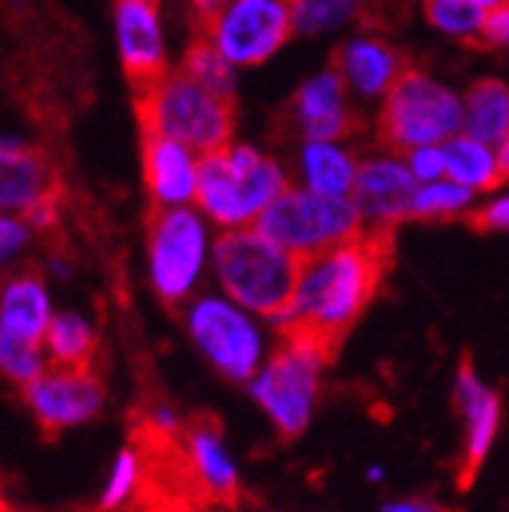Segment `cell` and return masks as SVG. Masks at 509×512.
<instances>
[{
  "label": "cell",
  "mask_w": 509,
  "mask_h": 512,
  "mask_svg": "<svg viewBox=\"0 0 509 512\" xmlns=\"http://www.w3.org/2000/svg\"><path fill=\"white\" fill-rule=\"evenodd\" d=\"M0 363H4L7 378L19 384V388H28L31 381H37L46 372L43 348L31 345H0Z\"/></svg>",
  "instance_id": "f1b7e54d"
},
{
  "label": "cell",
  "mask_w": 509,
  "mask_h": 512,
  "mask_svg": "<svg viewBox=\"0 0 509 512\" xmlns=\"http://www.w3.org/2000/svg\"><path fill=\"white\" fill-rule=\"evenodd\" d=\"M381 512H452L433 500H421V497H406V500H391L381 506Z\"/></svg>",
  "instance_id": "e575fe53"
},
{
  "label": "cell",
  "mask_w": 509,
  "mask_h": 512,
  "mask_svg": "<svg viewBox=\"0 0 509 512\" xmlns=\"http://www.w3.org/2000/svg\"><path fill=\"white\" fill-rule=\"evenodd\" d=\"M497 165H500V177L509 180V138L497 147Z\"/></svg>",
  "instance_id": "d590c367"
},
{
  "label": "cell",
  "mask_w": 509,
  "mask_h": 512,
  "mask_svg": "<svg viewBox=\"0 0 509 512\" xmlns=\"http://www.w3.org/2000/svg\"><path fill=\"white\" fill-rule=\"evenodd\" d=\"M455 400L467 424L464 458L458 464V485L467 491L494 445V436L500 427V397L476 375L473 363L464 360L458 369V381H455Z\"/></svg>",
  "instance_id": "2e32d148"
},
{
  "label": "cell",
  "mask_w": 509,
  "mask_h": 512,
  "mask_svg": "<svg viewBox=\"0 0 509 512\" xmlns=\"http://www.w3.org/2000/svg\"><path fill=\"white\" fill-rule=\"evenodd\" d=\"M503 43H509V0L488 13L485 31H482V46L485 49H494V46H503Z\"/></svg>",
  "instance_id": "d6a6232c"
},
{
  "label": "cell",
  "mask_w": 509,
  "mask_h": 512,
  "mask_svg": "<svg viewBox=\"0 0 509 512\" xmlns=\"http://www.w3.org/2000/svg\"><path fill=\"white\" fill-rule=\"evenodd\" d=\"M52 305L40 272H22L7 281L0 299V345H31L46 342L52 324Z\"/></svg>",
  "instance_id": "ac0fdd59"
},
{
  "label": "cell",
  "mask_w": 509,
  "mask_h": 512,
  "mask_svg": "<svg viewBox=\"0 0 509 512\" xmlns=\"http://www.w3.org/2000/svg\"><path fill=\"white\" fill-rule=\"evenodd\" d=\"M394 226H363L354 238L302 263L290 311L278 336L311 345L327 363L339 354L394 263Z\"/></svg>",
  "instance_id": "6da1fadb"
},
{
  "label": "cell",
  "mask_w": 509,
  "mask_h": 512,
  "mask_svg": "<svg viewBox=\"0 0 509 512\" xmlns=\"http://www.w3.org/2000/svg\"><path fill=\"white\" fill-rule=\"evenodd\" d=\"M229 58L217 49V43L211 37H205L202 31L193 34L186 52H183V64L180 71H186L193 80H199L202 86H208L211 92L235 101V77L229 68Z\"/></svg>",
  "instance_id": "484cf974"
},
{
  "label": "cell",
  "mask_w": 509,
  "mask_h": 512,
  "mask_svg": "<svg viewBox=\"0 0 509 512\" xmlns=\"http://www.w3.org/2000/svg\"><path fill=\"white\" fill-rule=\"evenodd\" d=\"M464 220L476 232H506L509 229V196H500V199L482 205L479 211H470Z\"/></svg>",
  "instance_id": "4dcf8cb0"
},
{
  "label": "cell",
  "mask_w": 509,
  "mask_h": 512,
  "mask_svg": "<svg viewBox=\"0 0 509 512\" xmlns=\"http://www.w3.org/2000/svg\"><path fill=\"white\" fill-rule=\"evenodd\" d=\"M418 180L394 156H372L360 162L357 183L351 192V202L357 205L366 226H394L400 220L412 217L415 196H418Z\"/></svg>",
  "instance_id": "5bb4252c"
},
{
  "label": "cell",
  "mask_w": 509,
  "mask_h": 512,
  "mask_svg": "<svg viewBox=\"0 0 509 512\" xmlns=\"http://www.w3.org/2000/svg\"><path fill=\"white\" fill-rule=\"evenodd\" d=\"M122 71L135 95L150 92L168 77L165 43L159 31V0H122L116 7Z\"/></svg>",
  "instance_id": "4fadbf2b"
},
{
  "label": "cell",
  "mask_w": 509,
  "mask_h": 512,
  "mask_svg": "<svg viewBox=\"0 0 509 512\" xmlns=\"http://www.w3.org/2000/svg\"><path fill=\"white\" fill-rule=\"evenodd\" d=\"M302 263L257 229H229L214 244V269L226 296L272 324L293 305Z\"/></svg>",
  "instance_id": "7a4b0ae2"
},
{
  "label": "cell",
  "mask_w": 509,
  "mask_h": 512,
  "mask_svg": "<svg viewBox=\"0 0 509 512\" xmlns=\"http://www.w3.org/2000/svg\"><path fill=\"white\" fill-rule=\"evenodd\" d=\"M363 217L357 205L345 196H321L311 189H287L278 202H272L260 220L257 232L269 241L296 253L299 260H311L317 253H327L336 244L354 238L363 229Z\"/></svg>",
  "instance_id": "8992f818"
},
{
  "label": "cell",
  "mask_w": 509,
  "mask_h": 512,
  "mask_svg": "<svg viewBox=\"0 0 509 512\" xmlns=\"http://www.w3.org/2000/svg\"><path fill=\"white\" fill-rule=\"evenodd\" d=\"M330 68H336L351 89L372 98L391 92L394 83L412 68V61L385 40H351L333 52Z\"/></svg>",
  "instance_id": "d6986e66"
},
{
  "label": "cell",
  "mask_w": 509,
  "mask_h": 512,
  "mask_svg": "<svg viewBox=\"0 0 509 512\" xmlns=\"http://www.w3.org/2000/svg\"><path fill=\"white\" fill-rule=\"evenodd\" d=\"M287 4H290V0H287Z\"/></svg>",
  "instance_id": "ab89813d"
},
{
  "label": "cell",
  "mask_w": 509,
  "mask_h": 512,
  "mask_svg": "<svg viewBox=\"0 0 509 512\" xmlns=\"http://www.w3.org/2000/svg\"><path fill=\"white\" fill-rule=\"evenodd\" d=\"M28 241V223L13 214H4V223H0V244H4V260H10V256L16 250H22Z\"/></svg>",
  "instance_id": "836d02e7"
},
{
  "label": "cell",
  "mask_w": 509,
  "mask_h": 512,
  "mask_svg": "<svg viewBox=\"0 0 509 512\" xmlns=\"http://www.w3.org/2000/svg\"><path fill=\"white\" fill-rule=\"evenodd\" d=\"M473 4H479L482 10H497L500 4H506V0H473Z\"/></svg>",
  "instance_id": "74e56055"
},
{
  "label": "cell",
  "mask_w": 509,
  "mask_h": 512,
  "mask_svg": "<svg viewBox=\"0 0 509 512\" xmlns=\"http://www.w3.org/2000/svg\"><path fill=\"white\" fill-rule=\"evenodd\" d=\"M186 445H189V458H193V470L205 482V488L220 500H235L238 470L226 452V442H223L220 430L211 421H199L189 427Z\"/></svg>",
  "instance_id": "44dd1931"
},
{
  "label": "cell",
  "mask_w": 509,
  "mask_h": 512,
  "mask_svg": "<svg viewBox=\"0 0 509 512\" xmlns=\"http://www.w3.org/2000/svg\"><path fill=\"white\" fill-rule=\"evenodd\" d=\"M135 482H138V455L132 452V448H125V452H119L113 461L107 488L101 494V506L104 509L122 506L125 500H129V494L135 491Z\"/></svg>",
  "instance_id": "f546056e"
},
{
  "label": "cell",
  "mask_w": 509,
  "mask_h": 512,
  "mask_svg": "<svg viewBox=\"0 0 509 512\" xmlns=\"http://www.w3.org/2000/svg\"><path fill=\"white\" fill-rule=\"evenodd\" d=\"M464 128L482 144H503L509 138V89L500 80H479L464 95Z\"/></svg>",
  "instance_id": "603a6c76"
},
{
  "label": "cell",
  "mask_w": 509,
  "mask_h": 512,
  "mask_svg": "<svg viewBox=\"0 0 509 512\" xmlns=\"http://www.w3.org/2000/svg\"><path fill=\"white\" fill-rule=\"evenodd\" d=\"M424 13L439 31L452 34L470 46H482L488 13L479 4H473V0H424Z\"/></svg>",
  "instance_id": "4316f807"
},
{
  "label": "cell",
  "mask_w": 509,
  "mask_h": 512,
  "mask_svg": "<svg viewBox=\"0 0 509 512\" xmlns=\"http://www.w3.org/2000/svg\"><path fill=\"white\" fill-rule=\"evenodd\" d=\"M119 4H122V0H119Z\"/></svg>",
  "instance_id": "f35d334b"
},
{
  "label": "cell",
  "mask_w": 509,
  "mask_h": 512,
  "mask_svg": "<svg viewBox=\"0 0 509 512\" xmlns=\"http://www.w3.org/2000/svg\"><path fill=\"white\" fill-rule=\"evenodd\" d=\"M147 256L150 281L162 302L180 305L193 299L208 256L205 223L189 208H159L147 214Z\"/></svg>",
  "instance_id": "52a82bcc"
},
{
  "label": "cell",
  "mask_w": 509,
  "mask_h": 512,
  "mask_svg": "<svg viewBox=\"0 0 509 512\" xmlns=\"http://www.w3.org/2000/svg\"><path fill=\"white\" fill-rule=\"evenodd\" d=\"M324 366L327 360L311 345L281 339L272 360L250 381V397L269 415L281 439H296L311 424Z\"/></svg>",
  "instance_id": "9c48e42d"
},
{
  "label": "cell",
  "mask_w": 509,
  "mask_h": 512,
  "mask_svg": "<svg viewBox=\"0 0 509 512\" xmlns=\"http://www.w3.org/2000/svg\"><path fill=\"white\" fill-rule=\"evenodd\" d=\"M391 10L394 0H290L293 31L299 34L330 31L348 19H357L363 28H394Z\"/></svg>",
  "instance_id": "ffe728a7"
},
{
  "label": "cell",
  "mask_w": 509,
  "mask_h": 512,
  "mask_svg": "<svg viewBox=\"0 0 509 512\" xmlns=\"http://www.w3.org/2000/svg\"><path fill=\"white\" fill-rule=\"evenodd\" d=\"M223 4V0H193V7H196V19H205V16H211L217 7Z\"/></svg>",
  "instance_id": "8d00e7d4"
},
{
  "label": "cell",
  "mask_w": 509,
  "mask_h": 512,
  "mask_svg": "<svg viewBox=\"0 0 509 512\" xmlns=\"http://www.w3.org/2000/svg\"><path fill=\"white\" fill-rule=\"evenodd\" d=\"M0 192H4V211L22 220L58 208L61 202V177L52 168L49 156L40 147H28L16 138L4 141V177H0Z\"/></svg>",
  "instance_id": "9a60e30c"
},
{
  "label": "cell",
  "mask_w": 509,
  "mask_h": 512,
  "mask_svg": "<svg viewBox=\"0 0 509 512\" xmlns=\"http://www.w3.org/2000/svg\"><path fill=\"white\" fill-rule=\"evenodd\" d=\"M22 394L46 433L86 424L104 406V384L95 369L52 366L28 388H22Z\"/></svg>",
  "instance_id": "7c38bea8"
},
{
  "label": "cell",
  "mask_w": 509,
  "mask_h": 512,
  "mask_svg": "<svg viewBox=\"0 0 509 512\" xmlns=\"http://www.w3.org/2000/svg\"><path fill=\"white\" fill-rule=\"evenodd\" d=\"M275 125L287 141L299 138L305 144H336L363 135V116L348 104V83L336 68L302 83Z\"/></svg>",
  "instance_id": "8fae6325"
},
{
  "label": "cell",
  "mask_w": 509,
  "mask_h": 512,
  "mask_svg": "<svg viewBox=\"0 0 509 512\" xmlns=\"http://www.w3.org/2000/svg\"><path fill=\"white\" fill-rule=\"evenodd\" d=\"M196 31L232 64H260L293 34V13L287 0H223L211 16L196 19Z\"/></svg>",
  "instance_id": "30bf717a"
},
{
  "label": "cell",
  "mask_w": 509,
  "mask_h": 512,
  "mask_svg": "<svg viewBox=\"0 0 509 512\" xmlns=\"http://www.w3.org/2000/svg\"><path fill=\"white\" fill-rule=\"evenodd\" d=\"M299 171L311 192L321 196H348L357 183V159L333 144H305L299 150Z\"/></svg>",
  "instance_id": "7402d4cb"
},
{
  "label": "cell",
  "mask_w": 509,
  "mask_h": 512,
  "mask_svg": "<svg viewBox=\"0 0 509 512\" xmlns=\"http://www.w3.org/2000/svg\"><path fill=\"white\" fill-rule=\"evenodd\" d=\"M98 339L95 330L86 324L80 314H55L49 333H46V351L55 366H68V369H92Z\"/></svg>",
  "instance_id": "d4e9b609"
},
{
  "label": "cell",
  "mask_w": 509,
  "mask_h": 512,
  "mask_svg": "<svg viewBox=\"0 0 509 512\" xmlns=\"http://www.w3.org/2000/svg\"><path fill=\"white\" fill-rule=\"evenodd\" d=\"M442 153H445V174H449L455 183L473 189V192L476 189H497L503 183L497 156L488 150V144H482L470 135L445 141Z\"/></svg>",
  "instance_id": "cb8c5ba5"
},
{
  "label": "cell",
  "mask_w": 509,
  "mask_h": 512,
  "mask_svg": "<svg viewBox=\"0 0 509 512\" xmlns=\"http://www.w3.org/2000/svg\"><path fill=\"white\" fill-rule=\"evenodd\" d=\"M476 192L461 186V183H424L415 196V208H412V220H449L464 214L473 205Z\"/></svg>",
  "instance_id": "83f0119b"
},
{
  "label": "cell",
  "mask_w": 509,
  "mask_h": 512,
  "mask_svg": "<svg viewBox=\"0 0 509 512\" xmlns=\"http://www.w3.org/2000/svg\"><path fill=\"white\" fill-rule=\"evenodd\" d=\"M464 128V104L455 92L409 68L378 113V141L394 156L452 141Z\"/></svg>",
  "instance_id": "5b68a950"
},
{
  "label": "cell",
  "mask_w": 509,
  "mask_h": 512,
  "mask_svg": "<svg viewBox=\"0 0 509 512\" xmlns=\"http://www.w3.org/2000/svg\"><path fill=\"white\" fill-rule=\"evenodd\" d=\"M144 141V183L153 205L159 208H183L189 199H196L199 186V162L189 147L162 138V135H141Z\"/></svg>",
  "instance_id": "e0dca14e"
},
{
  "label": "cell",
  "mask_w": 509,
  "mask_h": 512,
  "mask_svg": "<svg viewBox=\"0 0 509 512\" xmlns=\"http://www.w3.org/2000/svg\"><path fill=\"white\" fill-rule=\"evenodd\" d=\"M141 135H162L202 156L229 147L235 101L211 92L186 71H171L159 86L135 95Z\"/></svg>",
  "instance_id": "3957f363"
},
{
  "label": "cell",
  "mask_w": 509,
  "mask_h": 512,
  "mask_svg": "<svg viewBox=\"0 0 509 512\" xmlns=\"http://www.w3.org/2000/svg\"><path fill=\"white\" fill-rule=\"evenodd\" d=\"M287 189L290 180L284 168L272 156H263L247 144L199 159L196 202L220 226L244 229L247 223H257L260 214Z\"/></svg>",
  "instance_id": "277c9868"
},
{
  "label": "cell",
  "mask_w": 509,
  "mask_h": 512,
  "mask_svg": "<svg viewBox=\"0 0 509 512\" xmlns=\"http://www.w3.org/2000/svg\"><path fill=\"white\" fill-rule=\"evenodd\" d=\"M409 171L418 183H436L445 174V153L442 147H421L409 153Z\"/></svg>",
  "instance_id": "1f68e13d"
},
{
  "label": "cell",
  "mask_w": 509,
  "mask_h": 512,
  "mask_svg": "<svg viewBox=\"0 0 509 512\" xmlns=\"http://www.w3.org/2000/svg\"><path fill=\"white\" fill-rule=\"evenodd\" d=\"M189 339L229 381H253L266 357V339L241 305L223 296H196L183 311Z\"/></svg>",
  "instance_id": "ba28073f"
}]
</instances>
